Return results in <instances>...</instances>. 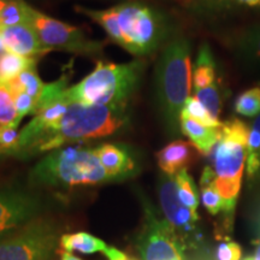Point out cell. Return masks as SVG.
<instances>
[{"label":"cell","instance_id":"cell-1","mask_svg":"<svg viewBox=\"0 0 260 260\" xmlns=\"http://www.w3.org/2000/svg\"><path fill=\"white\" fill-rule=\"evenodd\" d=\"M126 122L125 105L86 106L70 103L67 112L42 130L25 154L56 151L69 142L105 138L118 132Z\"/></svg>","mask_w":260,"mask_h":260},{"label":"cell","instance_id":"cell-2","mask_svg":"<svg viewBox=\"0 0 260 260\" xmlns=\"http://www.w3.org/2000/svg\"><path fill=\"white\" fill-rule=\"evenodd\" d=\"M191 83L190 45L186 39L177 38L165 46L155 69L157 100L172 134H176L178 130L181 111L190 96Z\"/></svg>","mask_w":260,"mask_h":260},{"label":"cell","instance_id":"cell-3","mask_svg":"<svg viewBox=\"0 0 260 260\" xmlns=\"http://www.w3.org/2000/svg\"><path fill=\"white\" fill-rule=\"evenodd\" d=\"M144 67L141 60L125 64L98 61L88 76L68 88L65 98L86 106L125 105L140 84Z\"/></svg>","mask_w":260,"mask_h":260},{"label":"cell","instance_id":"cell-4","mask_svg":"<svg viewBox=\"0 0 260 260\" xmlns=\"http://www.w3.org/2000/svg\"><path fill=\"white\" fill-rule=\"evenodd\" d=\"M249 129L240 119L222 123L220 139L211 151L214 184L223 200V211L228 214L235 210L241 188V178L247 157Z\"/></svg>","mask_w":260,"mask_h":260},{"label":"cell","instance_id":"cell-5","mask_svg":"<svg viewBox=\"0 0 260 260\" xmlns=\"http://www.w3.org/2000/svg\"><path fill=\"white\" fill-rule=\"evenodd\" d=\"M31 181L52 187L93 186L112 181L98 158L95 148H58L31 170Z\"/></svg>","mask_w":260,"mask_h":260},{"label":"cell","instance_id":"cell-6","mask_svg":"<svg viewBox=\"0 0 260 260\" xmlns=\"http://www.w3.org/2000/svg\"><path fill=\"white\" fill-rule=\"evenodd\" d=\"M121 30V45L134 56H145L158 48L164 39L160 16L146 5L128 3L115 6Z\"/></svg>","mask_w":260,"mask_h":260},{"label":"cell","instance_id":"cell-7","mask_svg":"<svg viewBox=\"0 0 260 260\" xmlns=\"http://www.w3.org/2000/svg\"><path fill=\"white\" fill-rule=\"evenodd\" d=\"M30 24L42 46L47 50H64L73 53L94 54L102 50L100 41L90 40L80 28L64 23L32 9Z\"/></svg>","mask_w":260,"mask_h":260},{"label":"cell","instance_id":"cell-8","mask_svg":"<svg viewBox=\"0 0 260 260\" xmlns=\"http://www.w3.org/2000/svg\"><path fill=\"white\" fill-rule=\"evenodd\" d=\"M54 247V230L35 224L11 239L0 240V260H48Z\"/></svg>","mask_w":260,"mask_h":260},{"label":"cell","instance_id":"cell-9","mask_svg":"<svg viewBox=\"0 0 260 260\" xmlns=\"http://www.w3.org/2000/svg\"><path fill=\"white\" fill-rule=\"evenodd\" d=\"M176 234L167 220H158L147 210V225L140 240L144 260H183Z\"/></svg>","mask_w":260,"mask_h":260},{"label":"cell","instance_id":"cell-10","mask_svg":"<svg viewBox=\"0 0 260 260\" xmlns=\"http://www.w3.org/2000/svg\"><path fill=\"white\" fill-rule=\"evenodd\" d=\"M159 199L162 212L167 217V222L170 224L172 229L183 230L186 233L193 232L195 223L199 220V216L184 206L178 199L174 176L165 175L160 178Z\"/></svg>","mask_w":260,"mask_h":260},{"label":"cell","instance_id":"cell-11","mask_svg":"<svg viewBox=\"0 0 260 260\" xmlns=\"http://www.w3.org/2000/svg\"><path fill=\"white\" fill-rule=\"evenodd\" d=\"M38 204L34 198L14 190H0V236L34 216Z\"/></svg>","mask_w":260,"mask_h":260},{"label":"cell","instance_id":"cell-12","mask_svg":"<svg viewBox=\"0 0 260 260\" xmlns=\"http://www.w3.org/2000/svg\"><path fill=\"white\" fill-rule=\"evenodd\" d=\"M2 38L8 52L18 56L35 58L50 50L42 46L40 39L31 24H18L3 28Z\"/></svg>","mask_w":260,"mask_h":260},{"label":"cell","instance_id":"cell-13","mask_svg":"<svg viewBox=\"0 0 260 260\" xmlns=\"http://www.w3.org/2000/svg\"><path fill=\"white\" fill-rule=\"evenodd\" d=\"M96 155L111 180H121L135 170L130 151L122 145L103 144L95 148Z\"/></svg>","mask_w":260,"mask_h":260},{"label":"cell","instance_id":"cell-14","mask_svg":"<svg viewBox=\"0 0 260 260\" xmlns=\"http://www.w3.org/2000/svg\"><path fill=\"white\" fill-rule=\"evenodd\" d=\"M194 146L190 142L176 140L165 146L157 153L158 165L162 172L169 176H175L177 172L187 169L194 159Z\"/></svg>","mask_w":260,"mask_h":260},{"label":"cell","instance_id":"cell-15","mask_svg":"<svg viewBox=\"0 0 260 260\" xmlns=\"http://www.w3.org/2000/svg\"><path fill=\"white\" fill-rule=\"evenodd\" d=\"M180 126L182 133L190 140V144L205 155L211 153L220 139V126L222 125L219 128H212V126H206L199 122H195L193 119L181 118Z\"/></svg>","mask_w":260,"mask_h":260},{"label":"cell","instance_id":"cell-16","mask_svg":"<svg viewBox=\"0 0 260 260\" xmlns=\"http://www.w3.org/2000/svg\"><path fill=\"white\" fill-rule=\"evenodd\" d=\"M60 251L64 252H81L83 254H93V253H105L109 246L99 237L90 235L88 233L67 234L60 237Z\"/></svg>","mask_w":260,"mask_h":260},{"label":"cell","instance_id":"cell-17","mask_svg":"<svg viewBox=\"0 0 260 260\" xmlns=\"http://www.w3.org/2000/svg\"><path fill=\"white\" fill-rule=\"evenodd\" d=\"M216 80V64H214L210 47L204 44L198 53L197 63L193 69L194 89H203L214 83Z\"/></svg>","mask_w":260,"mask_h":260},{"label":"cell","instance_id":"cell-18","mask_svg":"<svg viewBox=\"0 0 260 260\" xmlns=\"http://www.w3.org/2000/svg\"><path fill=\"white\" fill-rule=\"evenodd\" d=\"M35 63V58L22 57L8 51L0 53V86H4L23 71L34 68Z\"/></svg>","mask_w":260,"mask_h":260},{"label":"cell","instance_id":"cell-19","mask_svg":"<svg viewBox=\"0 0 260 260\" xmlns=\"http://www.w3.org/2000/svg\"><path fill=\"white\" fill-rule=\"evenodd\" d=\"M200 184L203 205L211 214L216 216L219 213V211L223 210V200L216 184H214V172L211 167L204 169Z\"/></svg>","mask_w":260,"mask_h":260},{"label":"cell","instance_id":"cell-20","mask_svg":"<svg viewBox=\"0 0 260 260\" xmlns=\"http://www.w3.org/2000/svg\"><path fill=\"white\" fill-rule=\"evenodd\" d=\"M5 87H8L11 93L16 92H24L34 98L35 100L40 99L42 90L45 88V84L39 77L37 74V70L34 68L23 71L22 74H19L17 77L14 80L9 81L8 83L4 84Z\"/></svg>","mask_w":260,"mask_h":260},{"label":"cell","instance_id":"cell-21","mask_svg":"<svg viewBox=\"0 0 260 260\" xmlns=\"http://www.w3.org/2000/svg\"><path fill=\"white\" fill-rule=\"evenodd\" d=\"M76 10L81 12V14H84L86 16H88V17L94 19L98 24H100L104 29H105L107 35H109L112 41L121 45L122 37L115 8H111L109 10H90L86 8H76Z\"/></svg>","mask_w":260,"mask_h":260},{"label":"cell","instance_id":"cell-22","mask_svg":"<svg viewBox=\"0 0 260 260\" xmlns=\"http://www.w3.org/2000/svg\"><path fill=\"white\" fill-rule=\"evenodd\" d=\"M32 8L23 0H9L0 14V24L3 27H12L18 24H30Z\"/></svg>","mask_w":260,"mask_h":260},{"label":"cell","instance_id":"cell-23","mask_svg":"<svg viewBox=\"0 0 260 260\" xmlns=\"http://www.w3.org/2000/svg\"><path fill=\"white\" fill-rule=\"evenodd\" d=\"M175 182H176L178 199L184 206L197 213L198 206H199V193L187 169H183L175 175Z\"/></svg>","mask_w":260,"mask_h":260},{"label":"cell","instance_id":"cell-24","mask_svg":"<svg viewBox=\"0 0 260 260\" xmlns=\"http://www.w3.org/2000/svg\"><path fill=\"white\" fill-rule=\"evenodd\" d=\"M181 118L193 119L195 122H199L206 126H212V128H219L222 125V122H219V119L213 118L206 110V107L195 96H189L187 99L181 111L180 119Z\"/></svg>","mask_w":260,"mask_h":260},{"label":"cell","instance_id":"cell-25","mask_svg":"<svg viewBox=\"0 0 260 260\" xmlns=\"http://www.w3.org/2000/svg\"><path fill=\"white\" fill-rule=\"evenodd\" d=\"M22 121L15 106L12 93L5 86H0V125L16 126Z\"/></svg>","mask_w":260,"mask_h":260},{"label":"cell","instance_id":"cell-26","mask_svg":"<svg viewBox=\"0 0 260 260\" xmlns=\"http://www.w3.org/2000/svg\"><path fill=\"white\" fill-rule=\"evenodd\" d=\"M235 112L246 117L260 115V87L247 89L240 94L234 105Z\"/></svg>","mask_w":260,"mask_h":260},{"label":"cell","instance_id":"cell-27","mask_svg":"<svg viewBox=\"0 0 260 260\" xmlns=\"http://www.w3.org/2000/svg\"><path fill=\"white\" fill-rule=\"evenodd\" d=\"M195 98L206 107L213 118L218 119L220 110H222V98H220V90L217 82L203 89L195 90Z\"/></svg>","mask_w":260,"mask_h":260},{"label":"cell","instance_id":"cell-28","mask_svg":"<svg viewBox=\"0 0 260 260\" xmlns=\"http://www.w3.org/2000/svg\"><path fill=\"white\" fill-rule=\"evenodd\" d=\"M19 146V132L16 126L0 125V155H17Z\"/></svg>","mask_w":260,"mask_h":260},{"label":"cell","instance_id":"cell-29","mask_svg":"<svg viewBox=\"0 0 260 260\" xmlns=\"http://www.w3.org/2000/svg\"><path fill=\"white\" fill-rule=\"evenodd\" d=\"M240 47L247 56L260 63V25L249 29L241 37Z\"/></svg>","mask_w":260,"mask_h":260},{"label":"cell","instance_id":"cell-30","mask_svg":"<svg viewBox=\"0 0 260 260\" xmlns=\"http://www.w3.org/2000/svg\"><path fill=\"white\" fill-rule=\"evenodd\" d=\"M12 96H14L15 100L16 110H17L18 116L21 117V118H23V117L27 115H32L38 103L34 98H31L29 94L24 92L12 93Z\"/></svg>","mask_w":260,"mask_h":260},{"label":"cell","instance_id":"cell-31","mask_svg":"<svg viewBox=\"0 0 260 260\" xmlns=\"http://www.w3.org/2000/svg\"><path fill=\"white\" fill-rule=\"evenodd\" d=\"M217 258L218 260H240L241 248L235 242L222 243L217 251Z\"/></svg>","mask_w":260,"mask_h":260},{"label":"cell","instance_id":"cell-32","mask_svg":"<svg viewBox=\"0 0 260 260\" xmlns=\"http://www.w3.org/2000/svg\"><path fill=\"white\" fill-rule=\"evenodd\" d=\"M104 254L107 256V259L109 260H136V259L129 258L128 255H125L124 253L118 251V249L115 248V247H109Z\"/></svg>","mask_w":260,"mask_h":260},{"label":"cell","instance_id":"cell-33","mask_svg":"<svg viewBox=\"0 0 260 260\" xmlns=\"http://www.w3.org/2000/svg\"><path fill=\"white\" fill-rule=\"evenodd\" d=\"M59 253H60V259H61V260H81L80 258H77V256L70 254L69 252L60 251Z\"/></svg>","mask_w":260,"mask_h":260},{"label":"cell","instance_id":"cell-34","mask_svg":"<svg viewBox=\"0 0 260 260\" xmlns=\"http://www.w3.org/2000/svg\"><path fill=\"white\" fill-rule=\"evenodd\" d=\"M239 2L248 6H260V0H239Z\"/></svg>","mask_w":260,"mask_h":260},{"label":"cell","instance_id":"cell-35","mask_svg":"<svg viewBox=\"0 0 260 260\" xmlns=\"http://www.w3.org/2000/svg\"><path fill=\"white\" fill-rule=\"evenodd\" d=\"M253 128H255L256 130H258V132L260 133V115L258 116V117H256V118H255V121L254 122H253Z\"/></svg>","mask_w":260,"mask_h":260},{"label":"cell","instance_id":"cell-36","mask_svg":"<svg viewBox=\"0 0 260 260\" xmlns=\"http://www.w3.org/2000/svg\"><path fill=\"white\" fill-rule=\"evenodd\" d=\"M253 260H260V239L258 242V247H256L255 254H254V256H253Z\"/></svg>","mask_w":260,"mask_h":260},{"label":"cell","instance_id":"cell-37","mask_svg":"<svg viewBox=\"0 0 260 260\" xmlns=\"http://www.w3.org/2000/svg\"><path fill=\"white\" fill-rule=\"evenodd\" d=\"M8 2L9 0H0V14H2V11L4 10L6 4H8Z\"/></svg>","mask_w":260,"mask_h":260},{"label":"cell","instance_id":"cell-38","mask_svg":"<svg viewBox=\"0 0 260 260\" xmlns=\"http://www.w3.org/2000/svg\"><path fill=\"white\" fill-rule=\"evenodd\" d=\"M182 2H187V3H191V2H200V0H182Z\"/></svg>","mask_w":260,"mask_h":260},{"label":"cell","instance_id":"cell-39","mask_svg":"<svg viewBox=\"0 0 260 260\" xmlns=\"http://www.w3.org/2000/svg\"><path fill=\"white\" fill-rule=\"evenodd\" d=\"M3 28H4V27H3V25L0 24V37H2V31H3Z\"/></svg>","mask_w":260,"mask_h":260},{"label":"cell","instance_id":"cell-40","mask_svg":"<svg viewBox=\"0 0 260 260\" xmlns=\"http://www.w3.org/2000/svg\"><path fill=\"white\" fill-rule=\"evenodd\" d=\"M245 260H253V256H249V258H246Z\"/></svg>","mask_w":260,"mask_h":260}]
</instances>
